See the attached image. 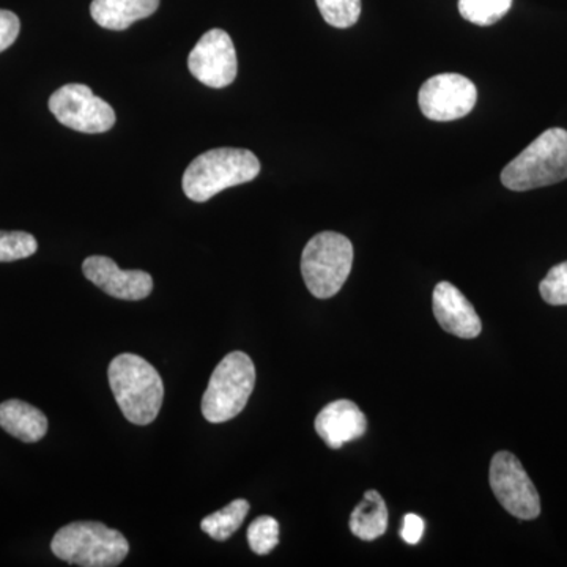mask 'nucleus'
I'll return each instance as SVG.
<instances>
[{
  "label": "nucleus",
  "mask_w": 567,
  "mask_h": 567,
  "mask_svg": "<svg viewBox=\"0 0 567 567\" xmlns=\"http://www.w3.org/2000/svg\"><path fill=\"white\" fill-rule=\"evenodd\" d=\"M0 427L24 443H37L47 435L48 417L37 406L10 399L0 404Z\"/></svg>",
  "instance_id": "4468645a"
},
{
  "label": "nucleus",
  "mask_w": 567,
  "mask_h": 567,
  "mask_svg": "<svg viewBox=\"0 0 567 567\" xmlns=\"http://www.w3.org/2000/svg\"><path fill=\"white\" fill-rule=\"evenodd\" d=\"M248 543L254 554L268 555L279 544V524L270 516L257 517L249 525Z\"/></svg>",
  "instance_id": "aec40b11"
},
{
  "label": "nucleus",
  "mask_w": 567,
  "mask_h": 567,
  "mask_svg": "<svg viewBox=\"0 0 567 567\" xmlns=\"http://www.w3.org/2000/svg\"><path fill=\"white\" fill-rule=\"evenodd\" d=\"M20 18L9 10H0V52L9 50L20 35Z\"/></svg>",
  "instance_id": "5701e85b"
},
{
  "label": "nucleus",
  "mask_w": 567,
  "mask_h": 567,
  "mask_svg": "<svg viewBox=\"0 0 567 567\" xmlns=\"http://www.w3.org/2000/svg\"><path fill=\"white\" fill-rule=\"evenodd\" d=\"M159 0H93L91 14L96 24L111 31H125L130 25L152 17Z\"/></svg>",
  "instance_id": "2eb2a0df"
},
{
  "label": "nucleus",
  "mask_w": 567,
  "mask_h": 567,
  "mask_svg": "<svg viewBox=\"0 0 567 567\" xmlns=\"http://www.w3.org/2000/svg\"><path fill=\"white\" fill-rule=\"evenodd\" d=\"M388 528V507L385 499L377 491H368L363 502L354 507L350 516V532L363 540L379 539Z\"/></svg>",
  "instance_id": "dca6fc26"
},
{
  "label": "nucleus",
  "mask_w": 567,
  "mask_h": 567,
  "mask_svg": "<svg viewBox=\"0 0 567 567\" xmlns=\"http://www.w3.org/2000/svg\"><path fill=\"white\" fill-rule=\"evenodd\" d=\"M256 385V365L244 352L223 358L210 377L203 399V415L208 423L234 420L244 412Z\"/></svg>",
  "instance_id": "39448f33"
},
{
  "label": "nucleus",
  "mask_w": 567,
  "mask_h": 567,
  "mask_svg": "<svg viewBox=\"0 0 567 567\" xmlns=\"http://www.w3.org/2000/svg\"><path fill=\"white\" fill-rule=\"evenodd\" d=\"M567 178V132L550 128L517 155L502 173L511 192H528Z\"/></svg>",
  "instance_id": "20e7f679"
},
{
  "label": "nucleus",
  "mask_w": 567,
  "mask_h": 567,
  "mask_svg": "<svg viewBox=\"0 0 567 567\" xmlns=\"http://www.w3.org/2000/svg\"><path fill=\"white\" fill-rule=\"evenodd\" d=\"M476 85L468 78L456 73L436 74L421 87V112L435 122H451L465 117L475 107Z\"/></svg>",
  "instance_id": "1a4fd4ad"
},
{
  "label": "nucleus",
  "mask_w": 567,
  "mask_h": 567,
  "mask_svg": "<svg viewBox=\"0 0 567 567\" xmlns=\"http://www.w3.org/2000/svg\"><path fill=\"white\" fill-rule=\"evenodd\" d=\"M52 554L69 565L82 567H114L130 551L126 537L100 522H73L55 533Z\"/></svg>",
  "instance_id": "7ed1b4c3"
},
{
  "label": "nucleus",
  "mask_w": 567,
  "mask_h": 567,
  "mask_svg": "<svg viewBox=\"0 0 567 567\" xmlns=\"http://www.w3.org/2000/svg\"><path fill=\"white\" fill-rule=\"evenodd\" d=\"M260 163L245 148H213L197 156L183 174V192L194 203H207L233 186L252 182Z\"/></svg>",
  "instance_id": "f03ea898"
},
{
  "label": "nucleus",
  "mask_w": 567,
  "mask_h": 567,
  "mask_svg": "<svg viewBox=\"0 0 567 567\" xmlns=\"http://www.w3.org/2000/svg\"><path fill=\"white\" fill-rule=\"evenodd\" d=\"M424 535V520L416 514H406L402 524L401 537L409 546H416Z\"/></svg>",
  "instance_id": "b1692460"
},
{
  "label": "nucleus",
  "mask_w": 567,
  "mask_h": 567,
  "mask_svg": "<svg viewBox=\"0 0 567 567\" xmlns=\"http://www.w3.org/2000/svg\"><path fill=\"white\" fill-rule=\"evenodd\" d=\"M513 7V0H458V11L464 20L472 24H495Z\"/></svg>",
  "instance_id": "a211bd4d"
},
{
  "label": "nucleus",
  "mask_w": 567,
  "mask_h": 567,
  "mask_svg": "<svg viewBox=\"0 0 567 567\" xmlns=\"http://www.w3.org/2000/svg\"><path fill=\"white\" fill-rule=\"evenodd\" d=\"M327 24L336 29H349L357 24L361 14V0H316Z\"/></svg>",
  "instance_id": "6ab92c4d"
},
{
  "label": "nucleus",
  "mask_w": 567,
  "mask_h": 567,
  "mask_svg": "<svg viewBox=\"0 0 567 567\" xmlns=\"http://www.w3.org/2000/svg\"><path fill=\"white\" fill-rule=\"evenodd\" d=\"M82 274L103 292L118 300H144L153 290V279L147 271L122 270L110 257H87L82 264Z\"/></svg>",
  "instance_id": "9b49d317"
},
{
  "label": "nucleus",
  "mask_w": 567,
  "mask_h": 567,
  "mask_svg": "<svg viewBox=\"0 0 567 567\" xmlns=\"http://www.w3.org/2000/svg\"><path fill=\"white\" fill-rule=\"evenodd\" d=\"M352 265V241L338 233L317 234L301 254V275L306 287L320 300L334 297L342 289Z\"/></svg>",
  "instance_id": "423d86ee"
},
{
  "label": "nucleus",
  "mask_w": 567,
  "mask_h": 567,
  "mask_svg": "<svg viewBox=\"0 0 567 567\" xmlns=\"http://www.w3.org/2000/svg\"><path fill=\"white\" fill-rule=\"evenodd\" d=\"M540 297L551 306L567 305V262L555 265L539 286Z\"/></svg>",
  "instance_id": "4be33fe9"
},
{
  "label": "nucleus",
  "mask_w": 567,
  "mask_h": 567,
  "mask_svg": "<svg viewBox=\"0 0 567 567\" xmlns=\"http://www.w3.org/2000/svg\"><path fill=\"white\" fill-rule=\"evenodd\" d=\"M432 306L436 322L446 333L462 339H475L483 331V323L475 308L453 284H436Z\"/></svg>",
  "instance_id": "f8f14e48"
},
{
  "label": "nucleus",
  "mask_w": 567,
  "mask_h": 567,
  "mask_svg": "<svg viewBox=\"0 0 567 567\" xmlns=\"http://www.w3.org/2000/svg\"><path fill=\"white\" fill-rule=\"evenodd\" d=\"M188 69L207 87L224 89L237 78L238 61L234 41L223 29H212L197 41L188 58Z\"/></svg>",
  "instance_id": "9d476101"
},
{
  "label": "nucleus",
  "mask_w": 567,
  "mask_h": 567,
  "mask_svg": "<svg viewBox=\"0 0 567 567\" xmlns=\"http://www.w3.org/2000/svg\"><path fill=\"white\" fill-rule=\"evenodd\" d=\"M491 487L511 516L533 520L540 514V496L524 465L513 453L499 451L491 462Z\"/></svg>",
  "instance_id": "0eeeda50"
},
{
  "label": "nucleus",
  "mask_w": 567,
  "mask_h": 567,
  "mask_svg": "<svg viewBox=\"0 0 567 567\" xmlns=\"http://www.w3.org/2000/svg\"><path fill=\"white\" fill-rule=\"evenodd\" d=\"M110 386L118 409L130 423H153L162 410L164 385L162 375L144 358L122 353L111 361L107 369Z\"/></svg>",
  "instance_id": "f257e3e1"
},
{
  "label": "nucleus",
  "mask_w": 567,
  "mask_h": 567,
  "mask_svg": "<svg viewBox=\"0 0 567 567\" xmlns=\"http://www.w3.org/2000/svg\"><path fill=\"white\" fill-rule=\"evenodd\" d=\"M50 111L62 125L74 132L106 133L115 125L111 104L93 95L92 89L84 84H66L52 93Z\"/></svg>",
  "instance_id": "6e6552de"
},
{
  "label": "nucleus",
  "mask_w": 567,
  "mask_h": 567,
  "mask_svg": "<svg viewBox=\"0 0 567 567\" xmlns=\"http://www.w3.org/2000/svg\"><path fill=\"white\" fill-rule=\"evenodd\" d=\"M315 425L320 439L333 450L361 439L368 431L364 413L360 406L347 399L323 406L322 412L316 417Z\"/></svg>",
  "instance_id": "ddd939ff"
},
{
  "label": "nucleus",
  "mask_w": 567,
  "mask_h": 567,
  "mask_svg": "<svg viewBox=\"0 0 567 567\" xmlns=\"http://www.w3.org/2000/svg\"><path fill=\"white\" fill-rule=\"evenodd\" d=\"M249 503L246 499H234L230 505L223 507L218 513L210 514L200 522V528L207 533L212 539L227 540L238 528L244 525L246 516L249 513Z\"/></svg>",
  "instance_id": "f3484780"
},
{
  "label": "nucleus",
  "mask_w": 567,
  "mask_h": 567,
  "mask_svg": "<svg viewBox=\"0 0 567 567\" xmlns=\"http://www.w3.org/2000/svg\"><path fill=\"white\" fill-rule=\"evenodd\" d=\"M39 249L35 237L28 233L0 230V262L28 259Z\"/></svg>",
  "instance_id": "412c9836"
}]
</instances>
